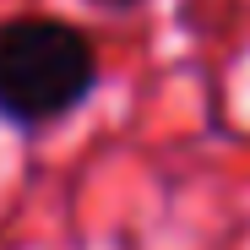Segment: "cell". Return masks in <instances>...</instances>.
I'll return each mask as SVG.
<instances>
[{"label": "cell", "instance_id": "cell-1", "mask_svg": "<svg viewBox=\"0 0 250 250\" xmlns=\"http://www.w3.org/2000/svg\"><path fill=\"white\" fill-rule=\"evenodd\" d=\"M98 82L93 38L65 17H6L0 22V120L38 131L87 104Z\"/></svg>", "mask_w": 250, "mask_h": 250}, {"label": "cell", "instance_id": "cell-2", "mask_svg": "<svg viewBox=\"0 0 250 250\" xmlns=\"http://www.w3.org/2000/svg\"><path fill=\"white\" fill-rule=\"evenodd\" d=\"M93 6H109V11H131L136 0H93Z\"/></svg>", "mask_w": 250, "mask_h": 250}]
</instances>
